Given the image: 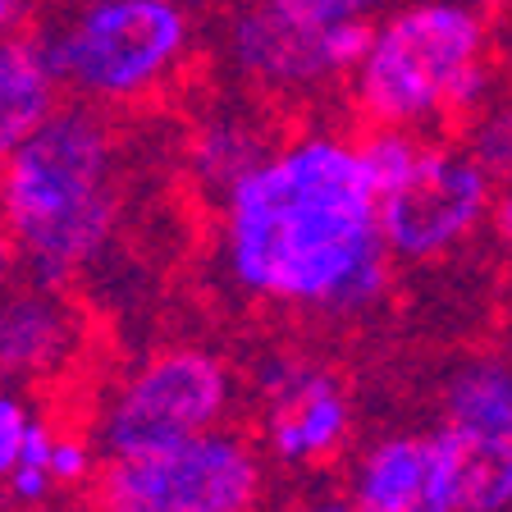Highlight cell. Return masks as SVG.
Segmentation results:
<instances>
[{
	"label": "cell",
	"instance_id": "2",
	"mask_svg": "<svg viewBox=\"0 0 512 512\" xmlns=\"http://www.w3.org/2000/svg\"><path fill=\"white\" fill-rule=\"evenodd\" d=\"M115 165L110 110L87 101H60L0 165V220L37 284H64L110 243L119 215Z\"/></svg>",
	"mask_w": 512,
	"mask_h": 512
},
{
	"label": "cell",
	"instance_id": "25",
	"mask_svg": "<svg viewBox=\"0 0 512 512\" xmlns=\"http://www.w3.org/2000/svg\"><path fill=\"white\" fill-rule=\"evenodd\" d=\"M293 512H357L352 503H311V508H293Z\"/></svg>",
	"mask_w": 512,
	"mask_h": 512
},
{
	"label": "cell",
	"instance_id": "6",
	"mask_svg": "<svg viewBox=\"0 0 512 512\" xmlns=\"http://www.w3.org/2000/svg\"><path fill=\"white\" fill-rule=\"evenodd\" d=\"M229 366L202 348H170L142 362L115 389L101 416V453L138 458L151 448L206 435L229 412Z\"/></svg>",
	"mask_w": 512,
	"mask_h": 512
},
{
	"label": "cell",
	"instance_id": "13",
	"mask_svg": "<svg viewBox=\"0 0 512 512\" xmlns=\"http://www.w3.org/2000/svg\"><path fill=\"white\" fill-rule=\"evenodd\" d=\"M448 508L453 512H512V439L476 430H439Z\"/></svg>",
	"mask_w": 512,
	"mask_h": 512
},
{
	"label": "cell",
	"instance_id": "8",
	"mask_svg": "<svg viewBox=\"0 0 512 512\" xmlns=\"http://www.w3.org/2000/svg\"><path fill=\"white\" fill-rule=\"evenodd\" d=\"M375 23H339L311 32L270 14L261 0H238L224 19V60L247 87L266 96H307L352 78L371 46Z\"/></svg>",
	"mask_w": 512,
	"mask_h": 512
},
{
	"label": "cell",
	"instance_id": "4",
	"mask_svg": "<svg viewBox=\"0 0 512 512\" xmlns=\"http://www.w3.org/2000/svg\"><path fill=\"white\" fill-rule=\"evenodd\" d=\"M28 32L60 92L101 110L156 96L197 46L188 0H46Z\"/></svg>",
	"mask_w": 512,
	"mask_h": 512
},
{
	"label": "cell",
	"instance_id": "26",
	"mask_svg": "<svg viewBox=\"0 0 512 512\" xmlns=\"http://www.w3.org/2000/svg\"><path fill=\"white\" fill-rule=\"evenodd\" d=\"M101 512H110V508H101Z\"/></svg>",
	"mask_w": 512,
	"mask_h": 512
},
{
	"label": "cell",
	"instance_id": "23",
	"mask_svg": "<svg viewBox=\"0 0 512 512\" xmlns=\"http://www.w3.org/2000/svg\"><path fill=\"white\" fill-rule=\"evenodd\" d=\"M14 261H19V252H14V238H10V229H5V220H0V293H5L14 279Z\"/></svg>",
	"mask_w": 512,
	"mask_h": 512
},
{
	"label": "cell",
	"instance_id": "12",
	"mask_svg": "<svg viewBox=\"0 0 512 512\" xmlns=\"http://www.w3.org/2000/svg\"><path fill=\"white\" fill-rule=\"evenodd\" d=\"M64 101L51 64L28 28L0 37V165L55 115Z\"/></svg>",
	"mask_w": 512,
	"mask_h": 512
},
{
	"label": "cell",
	"instance_id": "14",
	"mask_svg": "<svg viewBox=\"0 0 512 512\" xmlns=\"http://www.w3.org/2000/svg\"><path fill=\"white\" fill-rule=\"evenodd\" d=\"M270 133L256 124V115L247 110H224L211 115L197 138H192V170L202 174V183H211L215 192H229L247 170H256L270 156Z\"/></svg>",
	"mask_w": 512,
	"mask_h": 512
},
{
	"label": "cell",
	"instance_id": "22",
	"mask_svg": "<svg viewBox=\"0 0 512 512\" xmlns=\"http://www.w3.org/2000/svg\"><path fill=\"white\" fill-rule=\"evenodd\" d=\"M490 224H494V234H499V243L512 252V188H503V197H494Z\"/></svg>",
	"mask_w": 512,
	"mask_h": 512
},
{
	"label": "cell",
	"instance_id": "20",
	"mask_svg": "<svg viewBox=\"0 0 512 512\" xmlns=\"http://www.w3.org/2000/svg\"><path fill=\"white\" fill-rule=\"evenodd\" d=\"M87 467H92L87 444H78V439H55L51 444V480L55 485H74V480H83Z\"/></svg>",
	"mask_w": 512,
	"mask_h": 512
},
{
	"label": "cell",
	"instance_id": "3",
	"mask_svg": "<svg viewBox=\"0 0 512 512\" xmlns=\"http://www.w3.org/2000/svg\"><path fill=\"white\" fill-rule=\"evenodd\" d=\"M366 128H453L499 96L490 14L467 0H403L371 28L348 78Z\"/></svg>",
	"mask_w": 512,
	"mask_h": 512
},
{
	"label": "cell",
	"instance_id": "15",
	"mask_svg": "<svg viewBox=\"0 0 512 512\" xmlns=\"http://www.w3.org/2000/svg\"><path fill=\"white\" fill-rule=\"evenodd\" d=\"M444 426L512 439V366L503 362L462 366L444 389Z\"/></svg>",
	"mask_w": 512,
	"mask_h": 512
},
{
	"label": "cell",
	"instance_id": "18",
	"mask_svg": "<svg viewBox=\"0 0 512 512\" xmlns=\"http://www.w3.org/2000/svg\"><path fill=\"white\" fill-rule=\"evenodd\" d=\"M270 14L298 23L311 32H330L339 23H375L380 14H389L398 0H261Z\"/></svg>",
	"mask_w": 512,
	"mask_h": 512
},
{
	"label": "cell",
	"instance_id": "5",
	"mask_svg": "<svg viewBox=\"0 0 512 512\" xmlns=\"http://www.w3.org/2000/svg\"><path fill=\"white\" fill-rule=\"evenodd\" d=\"M266 471L243 435L206 430L138 458H110L101 508L110 512H256Z\"/></svg>",
	"mask_w": 512,
	"mask_h": 512
},
{
	"label": "cell",
	"instance_id": "7",
	"mask_svg": "<svg viewBox=\"0 0 512 512\" xmlns=\"http://www.w3.org/2000/svg\"><path fill=\"white\" fill-rule=\"evenodd\" d=\"M494 211V179L462 142L430 138L398 188L380 197V238L398 261H435L476 234Z\"/></svg>",
	"mask_w": 512,
	"mask_h": 512
},
{
	"label": "cell",
	"instance_id": "21",
	"mask_svg": "<svg viewBox=\"0 0 512 512\" xmlns=\"http://www.w3.org/2000/svg\"><path fill=\"white\" fill-rule=\"evenodd\" d=\"M37 14V0H0V37H10V32H23Z\"/></svg>",
	"mask_w": 512,
	"mask_h": 512
},
{
	"label": "cell",
	"instance_id": "9",
	"mask_svg": "<svg viewBox=\"0 0 512 512\" xmlns=\"http://www.w3.org/2000/svg\"><path fill=\"white\" fill-rule=\"evenodd\" d=\"M261 394H266V439L279 462L320 467L343 448L348 398L330 371L279 362L261 375Z\"/></svg>",
	"mask_w": 512,
	"mask_h": 512
},
{
	"label": "cell",
	"instance_id": "16",
	"mask_svg": "<svg viewBox=\"0 0 512 512\" xmlns=\"http://www.w3.org/2000/svg\"><path fill=\"white\" fill-rule=\"evenodd\" d=\"M426 147L430 133H421V128H366L357 138V156H362V170L371 179L375 197L398 188L416 170V160L426 156Z\"/></svg>",
	"mask_w": 512,
	"mask_h": 512
},
{
	"label": "cell",
	"instance_id": "19",
	"mask_svg": "<svg viewBox=\"0 0 512 512\" xmlns=\"http://www.w3.org/2000/svg\"><path fill=\"white\" fill-rule=\"evenodd\" d=\"M28 430H32V421H28V412H23V403L10 394H0V476H10V471L19 467Z\"/></svg>",
	"mask_w": 512,
	"mask_h": 512
},
{
	"label": "cell",
	"instance_id": "1",
	"mask_svg": "<svg viewBox=\"0 0 512 512\" xmlns=\"http://www.w3.org/2000/svg\"><path fill=\"white\" fill-rule=\"evenodd\" d=\"M220 202L224 266L252 298L348 316L384 293L389 247L357 138H288Z\"/></svg>",
	"mask_w": 512,
	"mask_h": 512
},
{
	"label": "cell",
	"instance_id": "17",
	"mask_svg": "<svg viewBox=\"0 0 512 512\" xmlns=\"http://www.w3.org/2000/svg\"><path fill=\"white\" fill-rule=\"evenodd\" d=\"M462 147L494 183L512 188V96H494L476 119L462 124Z\"/></svg>",
	"mask_w": 512,
	"mask_h": 512
},
{
	"label": "cell",
	"instance_id": "24",
	"mask_svg": "<svg viewBox=\"0 0 512 512\" xmlns=\"http://www.w3.org/2000/svg\"><path fill=\"white\" fill-rule=\"evenodd\" d=\"M467 5H476V10H485V14H499V10H512V0H467Z\"/></svg>",
	"mask_w": 512,
	"mask_h": 512
},
{
	"label": "cell",
	"instance_id": "11",
	"mask_svg": "<svg viewBox=\"0 0 512 512\" xmlns=\"http://www.w3.org/2000/svg\"><path fill=\"white\" fill-rule=\"evenodd\" d=\"M55 284L0 293V375H46L74 343V311L51 293Z\"/></svg>",
	"mask_w": 512,
	"mask_h": 512
},
{
	"label": "cell",
	"instance_id": "10",
	"mask_svg": "<svg viewBox=\"0 0 512 512\" xmlns=\"http://www.w3.org/2000/svg\"><path fill=\"white\" fill-rule=\"evenodd\" d=\"M357 512H453L448 508L439 439L394 435L375 444L352 476Z\"/></svg>",
	"mask_w": 512,
	"mask_h": 512
}]
</instances>
